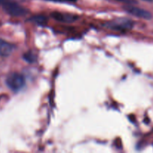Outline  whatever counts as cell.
I'll list each match as a JSON object with an SVG mask.
<instances>
[{"mask_svg":"<svg viewBox=\"0 0 153 153\" xmlns=\"http://www.w3.org/2000/svg\"><path fill=\"white\" fill-rule=\"evenodd\" d=\"M2 7L4 11L12 16H22L28 13L26 8L17 4L14 1L5 0L2 3Z\"/></svg>","mask_w":153,"mask_h":153,"instance_id":"obj_1","label":"cell"},{"mask_svg":"<svg viewBox=\"0 0 153 153\" xmlns=\"http://www.w3.org/2000/svg\"><path fill=\"white\" fill-rule=\"evenodd\" d=\"M6 84L13 91H19L25 86V77L20 73H11L6 78Z\"/></svg>","mask_w":153,"mask_h":153,"instance_id":"obj_2","label":"cell"},{"mask_svg":"<svg viewBox=\"0 0 153 153\" xmlns=\"http://www.w3.org/2000/svg\"><path fill=\"white\" fill-rule=\"evenodd\" d=\"M133 22L128 19H117L116 20L111 21L105 24L107 26L111 29L117 30V31H127L131 29L133 27Z\"/></svg>","mask_w":153,"mask_h":153,"instance_id":"obj_3","label":"cell"},{"mask_svg":"<svg viewBox=\"0 0 153 153\" xmlns=\"http://www.w3.org/2000/svg\"><path fill=\"white\" fill-rule=\"evenodd\" d=\"M124 9L126 12H128L130 14L133 15L137 17L141 18V19H150L152 18V13L148 10H144V9L140 8V7H134L132 5H126L124 7Z\"/></svg>","mask_w":153,"mask_h":153,"instance_id":"obj_4","label":"cell"},{"mask_svg":"<svg viewBox=\"0 0 153 153\" xmlns=\"http://www.w3.org/2000/svg\"><path fill=\"white\" fill-rule=\"evenodd\" d=\"M51 16L55 20L58 22H73L79 19V16L77 15L71 14V13H61V12H52L51 13Z\"/></svg>","mask_w":153,"mask_h":153,"instance_id":"obj_5","label":"cell"},{"mask_svg":"<svg viewBox=\"0 0 153 153\" xmlns=\"http://www.w3.org/2000/svg\"><path fill=\"white\" fill-rule=\"evenodd\" d=\"M13 49H14L13 45L0 39V56H8L13 52Z\"/></svg>","mask_w":153,"mask_h":153,"instance_id":"obj_6","label":"cell"},{"mask_svg":"<svg viewBox=\"0 0 153 153\" xmlns=\"http://www.w3.org/2000/svg\"><path fill=\"white\" fill-rule=\"evenodd\" d=\"M30 20L32 22H34V23L39 24V25H43V24L46 23L47 19L43 16H36L31 17Z\"/></svg>","mask_w":153,"mask_h":153,"instance_id":"obj_7","label":"cell"},{"mask_svg":"<svg viewBox=\"0 0 153 153\" xmlns=\"http://www.w3.org/2000/svg\"><path fill=\"white\" fill-rule=\"evenodd\" d=\"M23 58L28 63H34L36 61V56L31 52H27L24 54Z\"/></svg>","mask_w":153,"mask_h":153,"instance_id":"obj_8","label":"cell"},{"mask_svg":"<svg viewBox=\"0 0 153 153\" xmlns=\"http://www.w3.org/2000/svg\"><path fill=\"white\" fill-rule=\"evenodd\" d=\"M49 1H58V2H67V3H71V2H76L77 0H49Z\"/></svg>","mask_w":153,"mask_h":153,"instance_id":"obj_9","label":"cell"},{"mask_svg":"<svg viewBox=\"0 0 153 153\" xmlns=\"http://www.w3.org/2000/svg\"><path fill=\"white\" fill-rule=\"evenodd\" d=\"M115 1H123V2H126V3H131V0H115Z\"/></svg>","mask_w":153,"mask_h":153,"instance_id":"obj_10","label":"cell"},{"mask_svg":"<svg viewBox=\"0 0 153 153\" xmlns=\"http://www.w3.org/2000/svg\"><path fill=\"white\" fill-rule=\"evenodd\" d=\"M4 1H5V0H0V4H2V3L4 2Z\"/></svg>","mask_w":153,"mask_h":153,"instance_id":"obj_11","label":"cell"},{"mask_svg":"<svg viewBox=\"0 0 153 153\" xmlns=\"http://www.w3.org/2000/svg\"><path fill=\"white\" fill-rule=\"evenodd\" d=\"M143 1H153V0H143Z\"/></svg>","mask_w":153,"mask_h":153,"instance_id":"obj_12","label":"cell"}]
</instances>
